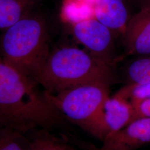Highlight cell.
<instances>
[{
    "instance_id": "cell-1",
    "label": "cell",
    "mask_w": 150,
    "mask_h": 150,
    "mask_svg": "<svg viewBox=\"0 0 150 150\" xmlns=\"http://www.w3.org/2000/svg\"><path fill=\"white\" fill-rule=\"evenodd\" d=\"M39 86L0 58V126L27 134L37 129L54 131L67 124Z\"/></svg>"
},
{
    "instance_id": "cell-2",
    "label": "cell",
    "mask_w": 150,
    "mask_h": 150,
    "mask_svg": "<svg viewBox=\"0 0 150 150\" xmlns=\"http://www.w3.org/2000/svg\"><path fill=\"white\" fill-rule=\"evenodd\" d=\"M4 31L0 40V58L35 80L51 52L46 18L35 10Z\"/></svg>"
},
{
    "instance_id": "cell-3",
    "label": "cell",
    "mask_w": 150,
    "mask_h": 150,
    "mask_svg": "<svg viewBox=\"0 0 150 150\" xmlns=\"http://www.w3.org/2000/svg\"><path fill=\"white\" fill-rule=\"evenodd\" d=\"M35 80L44 91L54 93L89 83L110 87L115 77L112 67L87 51L67 46L51 51Z\"/></svg>"
},
{
    "instance_id": "cell-4",
    "label": "cell",
    "mask_w": 150,
    "mask_h": 150,
    "mask_svg": "<svg viewBox=\"0 0 150 150\" xmlns=\"http://www.w3.org/2000/svg\"><path fill=\"white\" fill-rule=\"evenodd\" d=\"M110 86L89 83L57 93L44 91L47 100L69 122L101 141L104 140L103 108Z\"/></svg>"
},
{
    "instance_id": "cell-5",
    "label": "cell",
    "mask_w": 150,
    "mask_h": 150,
    "mask_svg": "<svg viewBox=\"0 0 150 150\" xmlns=\"http://www.w3.org/2000/svg\"><path fill=\"white\" fill-rule=\"evenodd\" d=\"M72 29L75 40L94 58L112 68L118 61L112 31L96 18L76 21Z\"/></svg>"
},
{
    "instance_id": "cell-6",
    "label": "cell",
    "mask_w": 150,
    "mask_h": 150,
    "mask_svg": "<svg viewBox=\"0 0 150 150\" xmlns=\"http://www.w3.org/2000/svg\"><path fill=\"white\" fill-rule=\"evenodd\" d=\"M122 35L125 50L118 61L128 56L150 55V5L129 18Z\"/></svg>"
},
{
    "instance_id": "cell-7",
    "label": "cell",
    "mask_w": 150,
    "mask_h": 150,
    "mask_svg": "<svg viewBox=\"0 0 150 150\" xmlns=\"http://www.w3.org/2000/svg\"><path fill=\"white\" fill-rule=\"evenodd\" d=\"M89 150H136L150 143V117L135 118L123 129Z\"/></svg>"
},
{
    "instance_id": "cell-8",
    "label": "cell",
    "mask_w": 150,
    "mask_h": 150,
    "mask_svg": "<svg viewBox=\"0 0 150 150\" xmlns=\"http://www.w3.org/2000/svg\"><path fill=\"white\" fill-rule=\"evenodd\" d=\"M135 119L134 106L117 92L106 101L103 108L105 138L103 142L118 132Z\"/></svg>"
},
{
    "instance_id": "cell-9",
    "label": "cell",
    "mask_w": 150,
    "mask_h": 150,
    "mask_svg": "<svg viewBox=\"0 0 150 150\" xmlns=\"http://www.w3.org/2000/svg\"><path fill=\"white\" fill-rule=\"evenodd\" d=\"M95 18L113 32L123 34L129 21V13L123 0H93Z\"/></svg>"
},
{
    "instance_id": "cell-10",
    "label": "cell",
    "mask_w": 150,
    "mask_h": 150,
    "mask_svg": "<svg viewBox=\"0 0 150 150\" xmlns=\"http://www.w3.org/2000/svg\"><path fill=\"white\" fill-rule=\"evenodd\" d=\"M40 0H0V30H5L35 10Z\"/></svg>"
},
{
    "instance_id": "cell-11",
    "label": "cell",
    "mask_w": 150,
    "mask_h": 150,
    "mask_svg": "<svg viewBox=\"0 0 150 150\" xmlns=\"http://www.w3.org/2000/svg\"><path fill=\"white\" fill-rule=\"evenodd\" d=\"M47 129H37L27 133L32 150H77L63 134Z\"/></svg>"
},
{
    "instance_id": "cell-12",
    "label": "cell",
    "mask_w": 150,
    "mask_h": 150,
    "mask_svg": "<svg viewBox=\"0 0 150 150\" xmlns=\"http://www.w3.org/2000/svg\"><path fill=\"white\" fill-rule=\"evenodd\" d=\"M0 150H32L27 135L15 129L0 126Z\"/></svg>"
},
{
    "instance_id": "cell-13",
    "label": "cell",
    "mask_w": 150,
    "mask_h": 150,
    "mask_svg": "<svg viewBox=\"0 0 150 150\" xmlns=\"http://www.w3.org/2000/svg\"><path fill=\"white\" fill-rule=\"evenodd\" d=\"M127 84L150 82V54L135 59L126 69Z\"/></svg>"
},
{
    "instance_id": "cell-14",
    "label": "cell",
    "mask_w": 150,
    "mask_h": 150,
    "mask_svg": "<svg viewBox=\"0 0 150 150\" xmlns=\"http://www.w3.org/2000/svg\"><path fill=\"white\" fill-rule=\"evenodd\" d=\"M117 93L125 97L134 107L139 102L150 98V82L142 84H127Z\"/></svg>"
},
{
    "instance_id": "cell-15",
    "label": "cell",
    "mask_w": 150,
    "mask_h": 150,
    "mask_svg": "<svg viewBox=\"0 0 150 150\" xmlns=\"http://www.w3.org/2000/svg\"><path fill=\"white\" fill-rule=\"evenodd\" d=\"M135 118L150 117V98L139 103L134 106Z\"/></svg>"
}]
</instances>
